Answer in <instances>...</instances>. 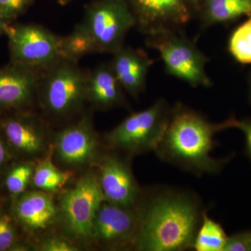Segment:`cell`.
I'll return each instance as SVG.
<instances>
[{"mask_svg":"<svg viewBox=\"0 0 251 251\" xmlns=\"http://www.w3.org/2000/svg\"><path fill=\"white\" fill-rule=\"evenodd\" d=\"M139 229L133 250L192 249L205 211L194 193L173 188L143 191L136 206Z\"/></svg>","mask_w":251,"mask_h":251,"instance_id":"1","label":"cell"},{"mask_svg":"<svg viewBox=\"0 0 251 251\" xmlns=\"http://www.w3.org/2000/svg\"><path fill=\"white\" fill-rule=\"evenodd\" d=\"M234 117L220 124L210 123L200 114L181 105L172 110L169 124L155 153L162 161L197 176L216 175L232 158L211 156L221 130L233 128Z\"/></svg>","mask_w":251,"mask_h":251,"instance_id":"2","label":"cell"},{"mask_svg":"<svg viewBox=\"0 0 251 251\" xmlns=\"http://www.w3.org/2000/svg\"><path fill=\"white\" fill-rule=\"evenodd\" d=\"M105 201L97 171L81 175L72 187L61 194L57 221L64 235L77 244H91L96 214Z\"/></svg>","mask_w":251,"mask_h":251,"instance_id":"3","label":"cell"},{"mask_svg":"<svg viewBox=\"0 0 251 251\" xmlns=\"http://www.w3.org/2000/svg\"><path fill=\"white\" fill-rule=\"evenodd\" d=\"M172 110L164 99L150 108L134 112L105 135L110 150L123 151L128 156L154 151L167 129Z\"/></svg>","mask_w":251,"mask_h":251,"instance_id":"4","label":"cell"},{"mask_svg":"<svg viewBox=\"0 0 251 251\" xmlns=\"http://www.w3.org/2000/svg\"><path fill=\"white\" fill-rule=\"evenodd\" d=\"M87 82L77 62L59 59L41 75L37 96L42 108L57 118L77 113L87 101Z\"/></svg>","mask_w":251,"mask_h":251,"instance_id":"5","label":"cell"},{"mask_svg":"<svg viewBox=\"0 0 251 251\" xmlns=\"http://www.w3.org/2000/svg\"><path fill=\"white\" fill-rule=\"evenodd\" d=\"M79 24L97 52L114 53L123 47L125 36L136 21L126 0H99L87 7Z\"/></svg>","mask_w":251,"mask_h":251,"instance_id":"6","label":"cell"},{"mask_svg":"<svg viewBox=\"0 0 251 251\" xmlns=\"http://www.w3.org/2000/svg\"><path fill=\"white\" fill-rule=\"evenodd\" d=\"M10 53L14 64L45 71L60 59L61 37L36 25L8 26Z\"/></svg>","mask_w":251,"mask_h":251,"instance_id":"7","label":"cell"},{"mask_svg":"<svg viewBox=\"0 0 251 251\" xmlns=\"http://www.w3.org/2000/svg\"><path fill=\"white\" fill-rule=\"evenodd\" d=\"M150 36V45L158 51L169 74L194 87L211 85L206 73L205 57L189 41L173 31Z\"/></svg>","mask_w":251,"mask_h":251,"instance_id":"8","label":"cell"},{"mask_svg":"<svg viewBox=\"0 0 251 251\" xmlns=\"http://www.w3.org/2000/svg\"><path fill=\"white\" fill-rule=\"evenodd\" d=\"M139 229L136 206L126 208L104 201L92 226L91 244L105 250H128L134 248Z\"/></svg>","mask_w":251,"mask_h":251,"instance_id":"9","label":"cell"},{"mask_svg":"<svg viewBox=\"0 0 251 251\" xmlns=\"http://www.w3.org/2000/svg\"><path fill=\"white\" fill-rule=\"evenodd\" d=\"M53 154L68 168H82L94 165L103 154L101 145L90 115L65 127L54 135Z\"/></svg>","mask_w":251,"mask_h":251,"instance_id":"10","label":"cell"},{"mask_svg":"<svg viewBox=\"0 0 251 251\" xmlns=\"http://www.w3.org/2000/svg\"><path fill=\"white\" fill-rule=\"evenodd\" d=\"M105 201L126 208L137 206L143 191L135 179L128 158L117 153H105L96 163Z\"/></svg>","mask_w":251,"mask_h":251,"instance_id":"11","label":"cell"},{"mask_svg":"<svg viewBox=\"0 0 251 251\" xmlns=\"http://www.w3.org/2000/svg\"><path fill=\"white\" fill-rule=\"evenodd\" d=\"M136 25L150 36L188 22L191 17L186 0H126Z\"/></svg>","mask_w":251,"mask_h":251,"instance_id":"12","label":"cell"},{"mask_svg":"<svg viewBox=\"0 0 251 251\" xmlns=\"http://www.w3.org/2000/svg\"><path fill=\"white\" fill-rule=\"evenodd\" d=\"M10 150L26 158H41L49 151L47 128L44 121L33 115L6 119L1 125Z\"/></svg>","mask_w":251,"mask_h":251,"instance_id":"13","label":"cell"},{"mask_svg":"<svg viewBox=\"0 0 251 251\" xmlns=\"http://www.w3.org/2000/svg\"><path fill=\"white\" fill-rule=\"evenodd\" d=\"M41 71L11 63L0 70V109L30 106L38 94Z\"/></svg>","mask_w":251,"mask_h":251,"instance_id":"14","label":"cell"},{"mask_svg":"<svg viewBox=\"0 0 251 251\" xmlns=\"http://www.w3.org/2000/svg\"><path fill=\"white\" fill-rule=\"evenodd\" d=\"M13 215L27 232H44L57 221L58 209L53 193L37 189L25 191L15 200Z\"/></svg>","mask_w":251,"mask_h":251,"instance_id":"15","label":"cell"},{"mask_svg":"<svg viewBox=\"0 0 251 251\" xmlns=\"http://www.w3.org/2000/svg\"><path fill=\"white\" fill-rule=\"evenodd\" d=\"M111 64L122 88L133 97H137L145 88L151 59L143 51L124 48L114 52Z\"/></svg>","mask_w":251,"mask_h":251,"instance_id":"16","label":"cell"},{"mask_svg":"<svg viewBox=\"0 0 251 251\" xmlns=\"http://www.w3.org/2000/svg\"><path fill=\"white\" fill-rule=\"evenodd\" d=\"M122 89L111 65L101 64L87 74V100L99 110H108L122 104Z\"/></svg>","mask_w":251,"mask_h":251,"instance_id":"17","label":"cell"},{"mask_svg":"<svg viewBox=\"0 0 251 251\" xmlns=\"http://www.w3.org/2000/svg\"><path fill=\"white\" fill-rule=\"evenodd\" d=\"M36 163L31 178V186L34 189L51 193L59 192L73 176L70 171H62L53 161V147L51 144L47 153Z\"/></svg>","mask_w":251,"mask_h":251,"instance_id":"18","label":"cell"},{"mask_svg":"<svg viewBox=\"0 0 251 251\" xmlns=\"http://www.w3.org/2000/svg\"><path fill=\"white\" fill-rule=\"evenodd\" d=\"M204 2V13L209 23H226L251 16V0H205Z\"/></svg>","mask_w":251,"mask_h":251,"instance_id":"19","label":"cell"},{"mask_svg":"<svg viewBox=\"0 0 251 251\" xmlns=\"http://www.w3.org/2000/svg\"><path fill=\"white\" fill-rule=\"evenodd\" d=\"M227 237L221 225L204 212L193 249L196 251H224Z\"/></svg>","mask_w":251,"mask_h":251,"instance_id":"20","label":"cell"},{"mask_svg":"<svg viewBox=\"0 0 251 251\" xmlns=\"http://www.w3.org/2000/svg\"><path fill=\"white\" fill-rule=\"evenodd\" d=\"M94 52L97 51L93 43L80 24L77 25L69 35L61 37L60 59L77 62L81 57Z\"/></svg>","mask_w":251,"mask_h":251,"instance_id":"21","label":"cell"},{"mask_svg":"<svg viewBox=\"0 0 251 251\" xmlns=\"http://www.w3.org/2000/svg\"><path fill=\"white\" fill-rule=\"evenodd\" d=\"M228 49L238 62L251 64V16L232 33Z\"/></svg>","mask_w":251,"mask_h":251,"instance_id":"22","label":"cell"},{"mask_svg":"<svg viewBox=\"0 0 251 251\" xmlns=\"http://www.w3.org/2000/svg\"><path fill=\"white\" fill-rule=\"evenodd\" d=\"M36 163L27 161L11 167L5 177L4 184L10 194L17 198L25 192L31 184Z\"/></svg>","mask_w":251,"mask_h":251,"instance_id":"23","label":"cell"},{"mask_svg":"<svg viewBox=\"0 0 251 251\" xmlns=\"http://www.w3.org/2000/svg\"><path fill=\"white\" fill-rule=\"evenodd\" d=\"M14 219L0 209V251H27L28 247L18 242Z\"/></svg>","mask_w":251,"mask_h":251,"instance_id":"24","label":"cell"},{"mask_svg":"<svg viewBox=\"0 0 251 251\" xmlns=\"http://www.w3.org/2000/svg\"><path fill=\"white\" fill-rule=\"evenodd\" d=\"M34 250L39 251H79L80 247L70 238L61 234L44 235L36 242Z\"/></svg>","mask_w":251,"mask_h":251,"instance_id":"25","label":"cell"},{"mask_svg":"<svg viewBox=\"0 0 251 251\" xmlns=\"http://www.w3.org/2000/svg\"><path fill=\"white\" fill-rule=\"evenodd\" d=\"M32 0H0V18L9 21L22 14Z\"/></svg>","mask_w":251,"mask_h":251,"instance_id":"26","label":"cell"},{"mask_svg":"<svg viewBox=\"0 0 251 251\" xmlns=\"http://www.w3.org/2000/svg\"><path fill=\"white\" fill-rule=\"evenodd\" d=\"M224 251H251L250 231L239 232L227 237Z\"/></svg>","mask_w":251,"mask_h":251,"instance_id":"27","label":"cell"},{"mask_svg":"<svg viewBox=\"0 0 251 251\" xmlns=\"http://www.w3.org/2000/svg\"><path fill=\"white\" fill-rule=\"evenodd\" d=\"M233 128H237L244 133L248 156L251 161V119L244 120H234Z\"/></svg>","mask_w":251,"mask_h":251,"instance_id":"28","label":"cell"},{"mask_svg":"<svg viewBox=\"0 0 251 251\" xmlns=\"http://www.w3.org/2000/svg\"><path fill=\"white\" fill-rule=\"evenodd\" d=\"M11 159V151L6 140L0 133V171L4 169Z\"/></svg>","mask_w":251,"mask_h":251,"instance_id":"29","label":"cell"},{"mask_svg":"<svg viewBox=\"0 0 251 251\" xmlns=\"http://www.w3.org/2000/svg\"><path fill=\"white\" fill-rule=\"evenodd\" d=\"M7 22L8 21L0 18V35L4 34V33H6V29H7L8 26H9L7 25Z\"/></svg>","mask_w":251,"mask_h":251,"instance_id":"30","label":"cell"},{"mask_svg":"<svg viewBox=\"0 0 251 251\" xmlns=\"http://www.w3.org/2000/svg\"><path fill=\"white\" fill-rule=\"evenodd\" d=\"M187 2L191 3L193 4H200L201 3L203 2V1H205V0H186Z\"/></svg>","mask_w":251,"mask_h":251,"instance_id":"31","label":"cell"},{"mask_svg":"<svg viewBox=\"0 0 251 251\" xmlns=\"http://www.w3.org/2000/svg\"><path fill=\"white\" fill-rule=\"evenodd\" d=\"M73 1L74 0H59V3L61 5H67Z\"/></svg>","mask_w":251,"mask_h":251,"instance_id":"32","label":"cell"},{"mask_svg":"<svg viewBox=\"0 0 251 251\" xmlns=\"http://www.w3.org/2000/svg\"><path fill=\"white\" fill-rule=\"evenodd\" d=\"M250 247H251V231H250Z\"/></svg>","mask_w":251,"mask_h":251,"instance_id":"33","label":"cell"},{"mask_svg":"<svg viewBox=\"0 0 251 251\" xmlns=\"http://www.w3.org/2000/svg\"><path fill=\"white\" fill-rule=\"evenodd\" d=\"M250 87H251V86H250Z\"/></svg>","mask_w":251,"mask_h":251,"instance_id":"34","label":"cell"}]
</instances>
